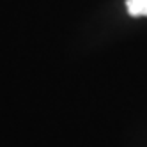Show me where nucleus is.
<instances>
[{
  "label": "nucleus",
  "mask_w": 147,
  "mask_h": 147,
  "mask_svg": "<svg viewBox=\"0 0 147 147\" xmlns=\"http://www.w3.org/2000/svg\"><path fill=\"white\" fill-rule=\"evenodd\" d=\"M126 7L131 16H147V0H126Z\"/></svg>",
  "instance_id": "obj_1"
}]
</instances>
